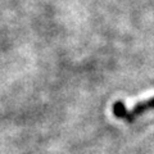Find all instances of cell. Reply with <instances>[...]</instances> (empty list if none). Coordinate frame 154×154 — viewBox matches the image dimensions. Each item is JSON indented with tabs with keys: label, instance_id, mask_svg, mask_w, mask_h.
<instances>
[{
	"label": "cell",
	"instance_id": "6da1fadb",
	"mask_svg": "<svg viewBox=\"0 0 154 154\" xmlns=\"http://www.w3.org/2000/svg\"><path fill=\"white\" fill-rule=\"evenodd\" d=\"M150 107H154V96L144 100H139V102H135V104L132 107H126L123 104V102H117L113 107V112L117 117L121 118H131L134 116H136L137 113H140L141 110L148 109Z\"/></svg>",
	"mask_w": 154,
	"mask_h": 154
}]
</instances>
